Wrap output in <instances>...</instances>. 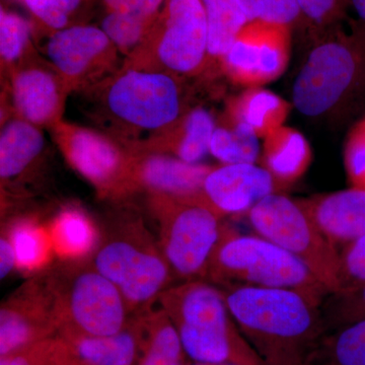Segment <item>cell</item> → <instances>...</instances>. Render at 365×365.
Returning <instances> with one entry per match:
<instances>
[{"label":"cell","mask_w":365,"mask_h":365,"mask_svg":"<svg viewBox=\"0 0 365 365\" xmlns=\"http://www.w3.org/2000/svg\"><path fill=\"white\" fill-rule=\"evenodd\" d=\"M220 288L232 319L264 365H313L328 333L323 302L285 288Z\"/></svg>","instance_id":"1"},{"label":"cell","mask_w":365,"mask_h":365,"mask_svg":"<svg viewBox=\"0 0 365 365\" xmlns=\"http://www.w3.org/2000/svg\"><path fill=\"white\" fill-rule=\"evenodd\" d=\"M292 105L314 121L339 124L365 107V35L334 26L314 40L292 86Z\"/></svg>","instance_id":"2"},{"label":"cell","mask_w":365,"mask_h":365,"mask_svg":"<svg viewBox=\"0 0 365 365\" xmlns=\"http://www.w3.org/2000/svg\"><path fill=\"white\" fill-rule=\"evenodd\" d=\"M185 79L165 71L123 66L86 91L95 98L98 117L135 148L141 136L148 135L143 146L169 130L191 109Z\"/></svg>","instance_id":"3"},{"label":"cell","mask_w":365,"mask_h":365,"mask_svg":"<svg viewBox=\"0 0 365 365\" xmlns=\"http://www.w3.org/2000/svg\"><path fill=\"white\" fill-rule=\"evenodd\" d=\"M191 361L208 365H264L228 309L222 288L207 280L184 281L160 294Z\"/></svg>","instance_id":"4"},{"label":"cell","mask_w":365,"mask_h":365,"mask_svg":"<svg viewBox=\"0 0 365 365\" xmlns=\"http://www.w3.org/2000/svg\"><path fill=\"white\" fill-rule=\"evenodd\" d=\"M206 280L220 287L294 289L321 302L330 295L294 255L260 235H240L225 225L209 264Z\"/></svg>","instance_id":"5"},{"label":"cell","mask_w":365,"mask_h":365,"mask_svg":"<svg viewBox=\"0 0 365 365\" xmlns=\"http://www.w3.org/2000/svg\"><path fill=\"white\" fill-rule=\"evenodd\" d=\"M90 260L119 289L132 314L151 309L174 278L160 245L139 222L117 227L101 237Z\"/></svg>","instance_id":"6"},{"label":"cell","mask_w":365,"mask_h":365,"mask_svg":"<svg viewBox=\"0 0 365 365\" xmlns=\"http://www.w3.org/2000/svg\"><path fill=\"white\" fill-rule=\"evenodd\" d=\"M207 23L201 0H167L143 44L124 66L184 78L205 76Z\"/></svg>","instance_id":"7"},{"label":"cell","mask_w":365,"mask_h":365,"mask_svg":"<svg viewBox=\"0 0 365 365\" xmlns=\"http://www.w3.org/2000/svg\"><path fill=\"white\" fill-rule=\"evenodd\" d=\"M67 263L47 273L56 300L58 332L105 336L123 330L134 314L119 289L91 263Z\"/></svg>","instance_id":"8"},{"label":"cell","mask_w":365,"mask_h":365,"mask_svg":"<svg viewBox=\"0 0 365 365\" xmlns=\"http://www.w3.org/2000/svg\"><path fill=\"white\" fill-rule=\"evenodd\" d=\"M150 207L158 223V245L174 277L206 280L223 217L198 200L151 196Z\"/></svg>","instance_id":"9"},{"label":"cell","mask_w":365,"mask_h":365,"mask_svg":"<svg viewBox=\"0 0 365 365\" xmlns=\"http://www.w3.org/2000/svg\"><path fill=\"white\" fill-rule=\"evenodd\" d=\"M247 215L257 235L297 257L329 294L339 292L340 252L299 200L273 193L257 204Z\"/></svg>","instance_id":"10"},{"label":"cell","mask_w":365,"mask_h":365,"mask_svg":"<svg viewBox=\"0 0 365 365\" xmlns=\"http://www.w3.org/2000/svg\"><path fill=\"white\" fill-rule=\"evenodd\" d=\"M51 130L69 165L102 195H123L136 189L133 150H124L100 132L64 121Z\"/></svg>","instance_id":"11"},{"label":"cell","mask_w":365,"mask_h":365,"mask_svg":"<svg viewBox=\"0 0 365 365\" xmlns=\"http://www.w3.org/2000/svg\"><path fill=\"white\" fill-rule=\"evenodd\" d=\"M45 52L71 91L88 90L119 69V50L96 26L76 24L49 34Z\"/></svg>","instance_id":"12"},{"label":"cell","mask_w":365,"mask_h":365,"mask_svg":"<svg viewBox=\"0 0 365 365\" xmlns=\"http://www.w3.org/2000/svg\"><path fill=\"white\" fill-rule=\"evenodd\" d=\"M292 29L250 21L242 28L222 62V73L235 85L255 88L267 85L287 71Z\"/></svg>","instance_id":"13"},{"label":"cell","mask_w":365,"mask_h":365,"mask_svg":"<svg viewBox=\"0 0 365 365\" xmlns=\"http://www.w3.org/2000/svg\"><path fill=\"white\" fill-rule=\"evenodd\" d=\"M56 300L48 274L24 283L0 309V359L58 334Z\"/></svg>","instance_id":"14"},{"label":"cell","mask_w":365,"mask_h":365,"mask_svg":"<svg viewBox=\"0 0 365 365\" xmlns=\"http://www.w3.org/2000/svg\"><path fill=\"white\" fill-rule=\"evenodd\" d=\"M71 91L50 63L26 58L11 69L9 93L14 115L40 128L51 129L62 121Z\"/></svg>","instance_id":"15"},{"label":"cell","mask_w":365,"mask_h":365,"mask_svg":"<svg viewBox=\"0 0 365 365\" xmlns=\"http://www.w3.org/2000/svg\"><path fill=\"white\" fill-rule=\"evenodd\" d=\"M281 188L267 170L256 163L212 168L203 185L204 202L222 217L248 215L265 197Z\"/></svg>","instance_id":"16"},{"label":"cell","mask_w":365,"mask_h":365,"mask_svg":"<svg viewBox=\"0 0 365 365\" xmlns=\"http://www.w3.org/2000/svg\"><path fill=\"white\" fill-rule=\"evenodd\" d=\"M211 170L210 165L186 163L167 153L133 150L134 184L151 196L204 202V181Z\"/></svg>","instance_id":"17"},{"label":"cell","mask_w":365,"mask_h":365,"mask_svg":"<svg viewBox=\"0 0 365 365\" xmlns=\"http://www.w3.org/2000/svg\"><path fill=\"white\" fill-rule=\"evenodd\" d=\"M329 241L346 246L365 235V190L350 188L299 200Z\"/></svg>","instance_id":"18"},{"label":"cell","mask_w":365,"mask_h":365,"mask_svg":"<svg viewBox=\"0 0 365 365\" xmlns=\"http://www.w3.org/2000/svg\"><path fill=\"white\" fill-rule=\"evenodd\" d=\"M57 336L83 365H136L143 339L141 313L134 314L123 330L112 335L60 331Z\"/></svg>","instance_id":"19"},{"label":"cell","mask_w":365,"mask_h":365,"mask_svg":"<svg viewBox=\"0 0 365 365\" xmlns=\"http://www.w3.org/2000/svg\"><path fill=\"white\" fill-rule=\"evenodd\" d=\"M212 115L202 107H192L172 127L134 150L167 153L189 163H200L209 153L215 130Z\"/></svg>","instance_id":"20"},{"label":"cell","mask_w":365,"mask_h":365,"mask_svg":"<svg viewBox=\"0 0 365 365\" xmlns=\"http://www.w3.org/2000/svg\"><path fill=\"white\" fill-rule=\"evenodd\" d=\"M312 160L311 145L304 134L284 125L264 138L259 158L261 167L272 175L281 189L304 176Z\"/></svg>","instance_id":"21"},{"label":"cell","mask_w":365,"mask_h":365,"mask_svg":"<svg viewBox=\"0 0 365 365\" xmlns=\"http://www.w3.org/2000/svg\"><path fill=\"white\" fill-rule=\"evenodd\" d=\"M292 105L273 91L255 86L228 98L223 116L264 139L284 125Z\"/></svg>","instance_id":"22"},{"label":"cell","mask_w":365,"mask_h":365,"mask_svg":"<svg viewBox=\"0 0 365 365\" xmlns=\"http://www.w3.org/2000/svg\"><path fill=\"white\" fill-rule=\"evenodd\" d=\"M47 228L54 254L64 262H85L91 259L100 244L97 225L78 207L62 209Z\"/></svg>","instance_id":"23"},{"label":"cell","mask_w":365,"mask_h":365,"mask_svg":"<svg viewBox=\"0 0 365 365\" xmlns=\"http://www.w3.org/2000/svg\"><path fill=\"white\" fill-rule=\"evenodd\" d=\"M208 35V60L204 78L222 73V62L235 38L249 23L239 0H201Z\"/></svg>","instance_id":"24"},{"label":"cell","mask_w":365,"mask_h":365,"mask_svg":"<svg viewBox=\"0 0 365 365\" xmlns=\"http://www.w3.org/2000/svg\"><path fill=\"white\" fill-rule=\"evenodd\" d=\"M44 135L40 127L14 118L2 128L0 136V177L11 182L30 168L42 153Z\"/></svg>","instance_id":"25"},{"label":"cell","mask_w":365,"mask_h":365,"mask_svg":"<svg viewBox=\"0 0 365 365\" xmlns=\"http://www.w3.org/2000/svg\"><path fill=\"white\" fill-rule=\"evenodd\" d=\"M143 339L136 365H185L186 353L167 313L148 309L141 313Z\"/></svg>","instance_id":"26"},{"label":"cell","mask_w":365,"mask_h":365,"mask_svg":"<svg viewBox=\"0 0 365 365\" xmlns=\"http://www.w3.org/2000/svg\"><path fill=\"white\" fill-rule=\"evenodd\" d=\"M4 234L13 246L16 269L21 272H39L47 267L55 255L49 230L35 218L14 220Z\"/></svg>","instance_id":"27"},{"label":"cell","mask_w":365,"mask_h":365,"mask_svg":"<svg viewBox=\"0 0 365 365\" xmlns=\"http://www.w3.org/2000/svg\"><path fill=\"white\" fill-rule=\"evenodd\" d=\"M313 365H365V319L329 331Z\"/></svg>","instance_id":"28"},{"label":"cell","mask_w":365,"mask_h":365,"mask_svg":"<svg viewBox=\"0 0 365 365\" xmlns=\"http://www.w3.org/2000/svg\"><path fill=\"white\" fill-rule=\"evenodd\" d=\"M258 137L223 116L216 125L209 153L222 165L256 163L261 150Z\"/></svg>","instance_id":"29"},{"label":"cell","mask_w":365,"mask_h":365,"mask_svg":"<svg viewBox=\"0 0 365 365\" xmlns=\"http://www.w3.org/2000/svg\"><path fill=\"white\" fill-rule=\"evenodd\" d=\"M33 29L24 16L0 9V56L2 66L13 69L31 56Z\"/></svg>","instance_id":"30"},{"label":"cell","mask_w":365,"mask_h":365,"mask_svg":"<svg viewBox=\"0 0 365 365\" xmlns=\"http://www.w3.org/2000/svg\"><path fill=\"white\" fill-rule=\"evenodd\" d=\"M155 21L129 14L106 13L101 28L119 52L129 56L143 44Z\"/></svg>","instance_id":"31"},{"label":"cell","mask_w":365,"mask_h":365,"mask_svg":"<svg viewBox=\"0 0 365 365\" xmlns=\"http://www.w3.org/2000/svg\"><path fill=\"white\" fill-rule=\"evenodd\" d=\"M300 26L306 29L313 39L334 26H339L350 6V0H297Z\"/></svg>","instance_id":"32"},{"label":"cell","mask_w":365,"mask_h":365,"mask_svg":"<svg viewBox=\"0 0 365 365\" xmlns=\"http://www.w3.org/2000/svg\"><path fill=\"white\" fill-rule=\"evenodd\" d=\"M48 34L73 25V20L86 0H19Z\"/></svg>","instance_id":"33"},{"label":"cell","mask_w":365,"mask_h":365,"mask_svg":"<svg viewBox=\"0 0 365 365\" xmlns=\"http://www.w3.org/2000/svg\"><path fill=\"white\" fill-rule=\"evenodd\" d=\"M250 21H264L294 29L300 26L302 16L297 0H239Z\"/></svg>","instance_id":"34"},{"label":"cell","mask_w":365,"mask_h":365,"mask_svg":"<svg viewBox=\"0 0 365 365\" xmlns=\"http://www.w3.org/2000/svg\"><path fill=\"white\" fill-rule=\"evenodd\" d=\"M329 331L365 319V285L346 292L330 294L322 304Z\"/></svg>","instance_id":"35"},{"label":"cell","mask_w":365,"mask_h":365,"mask_svg":"<svg viewBox=\"0 0 365 365\" xmlns=\"http://www.w3.org/2000/svg\"><path fill=\"white\" fill-rule=\"evenodd\" d=\"M344 165L352 188L365 190V115L352 125L346 137Z\"/></svg>","instance_id":"36"},{"label":"cell","mask_w":365,"mask_h":365,"mask_svg":"<svg viewBox=\"0 0 365 365\" xmlns=\"http://www.w3.org/2000/svg\"><path fill=\"white\" fill-rule=\"evenodd\" d=\"M339 283L338 294H346L364 287L365 235L346 245L340 252Z\"/></svg>","instance_id":"37"},{"label":"cell","mask_w":365,"mask_h":365,"mask_svg":"<svg viewBox=\"0 0 365 365\" xmlns=\"http://www.w3.org/2000/svg\"><path fill=\"white\" fill-rule=\"evenodd\" d=\"M63 349L58 336L36 343L0 359V365H54Z\"/></svg>","instance_id":"38"},{"label":"cell","mask_w":365,"mask_h":365,"mask_svg":"<svg viewBox=\"0 0 365 365\" xmlns=\"http://www.w3.org/2000/svg\"><path fill=\"white\" fill-rule=\"evenodd\" d=\"M167 0H102L106 13L129 14L145 20H157Z\"/></svg>","instance_id":"39"},{"label":"cell","mask_w":365,"mask_h":365,"mask_svg":"<svg viewBox=\"0 0 365 365\" xmlns=\"http://www.w3.org/2000/svg\"><path fill=\"white\" fill-rule=\"evenodd\" d=\"M14 269H16V256L11 241L7 235L2 232L0 240V275L4 279Z\"/></svg>","instance_id":"40"},{"label":"cell","mask_w":365,"mask_h":365,"mask_svg":"<svg viewBox=\"0 0 365 365\" xmlns=\"http://www.w3.org/2000/svg\"><path fill=\"white\" fill-rule=\"evenodd\" d=\"M60 338V337H59ZM61 339V338H60ZM62 340V339H61ZM54 365H83L78 361L73 355L69 351L68 348L66 347V343L63 342V349L60 352L58 359Z\"/></svg>","instance_id":"41"},{"label":"cell","mask_w":365,"mask_h":365,"mask_svg":"<svg viewBox=\"0 0 365 365\" xmlns=\"http://www.w3.org/2000/svg\"><path fill=\"white\" fill-rule=\"evenodd\" d=\"M350 6L354 9L360 21L365 24V0H350Z\"/></svg>","instance_id":"42"},{"label":"cell","mask_w":365,"mask_h":365,"mask_svg":"<svg viewBox=\"0 0 365 365\" xmlns=\"http://www.w3.org/2000/svg\"><path fill=\"white\" fill-rule=\"evenodd\" d=\"M357 25H359V26L360 28V30H361L362 32H364V34L365 35V24L364 23H361V21H359V23L357 24Z\"/></svg>","instance_id":"43"},{"label":"cell","mask_w":365,"mask_h":365,"mask_svg":"<svg viewBox=\"0 0 365 365\" xmlns=\"http://www.w3.org/2000/svg\"><path fill=\"white\" fill-rule=\"evenodd\" d=\"M185 365H208V364H197V362H190V364H186Z\"/></svg>","instance_id":"44"},{"label":"cell","mask_w":365,"mask_h":365,"mask_svg":"<svg viewBox=\"0 0 365 365\" xmlns=\"http://www.w3.org/2000/svg\"><path fill=\"white\" fill-rule=\"evenodd\" d=\"M220 365H235L234 364H220Z\"/></svg>","instance_id":"45"}]
</instances>
